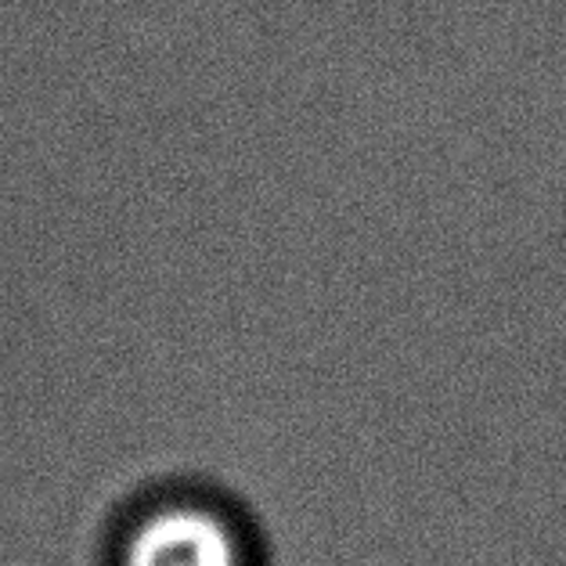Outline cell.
I'll return each mask as SVG.
<instances>
[{"instance_id":"6da1fadb","label":"cell","mask_w":566,"mask_h":566,"mask_svg":"<svg viewBox=\"0 0 566 566\" xmlns=\"http://www.w3.org/2000/svg\"><path fill=\"white\" fill-rule=\"evenodd\" d=\"M123 566H242V559L224 520L177 505L151 513L130 534Z\"/></svg>"}]
</instances>
